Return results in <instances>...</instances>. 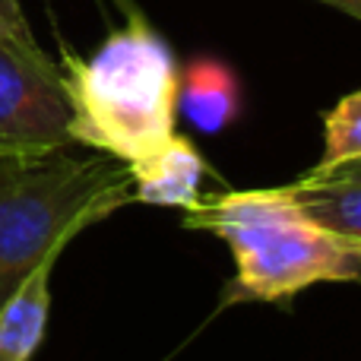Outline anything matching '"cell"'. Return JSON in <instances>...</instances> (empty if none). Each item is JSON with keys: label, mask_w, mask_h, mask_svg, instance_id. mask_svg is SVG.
I'll use <instances>...</instances> for the list:
<instances>
[{"label": "cell", "mask_w": 361, "mask_h": 361, "mask_svg": "<svg viewBox=\"0 0 361 361\" xmlns=\"http://www.w3.org/2000/svg\"><path fill=\"white\" fill-rule=\"evenodd\" d=\"M61 76L73 146L130 165L175 137L180 70L143 16L111 29L89 57L63 44Z\"/></svg>", "instance_id": "cell-1"}, {"label": "cell", "mask_w": 361, "mask_h": 361, "mask_svg": "<svg viewBox=\"0 0 361 361\" xmlns=\"http://www.w3.org/2000/svg\"><path fill=\"white\" fill-rule=\"evenodd\" d=\"M127 203L130 171L105 152H0V305L80 231Z\"/></svg>", "instance_id": "cell-2"}, {"label": "cell", "mask_w": 361, "mask_h": 361, "mask_svg": "<svg viewBox=\"0 0 361 361\" xmlns=\"http://www.w3.org/2000/svg\"><path fill=\"white\" fill-rule=\"evenodd\" d=\"M184 225L219 235L235 254L225 301H279L317 282L361 279V254L305 216L288 187L209 193Z\"/></svg>", "instance_id": "cell-3"}, {"label": "cell", "mask_w": 361, "mask_h": 361, "mask_svg": "<svg viewBox=\"0 0 361 361\" xmlns=\"http://www.w3.org/2000/svg\"><path fill=\"white\" fill-rule=\"evenodd\" d=\"M73 146L61 63L38 44L19 0H0V152Z\"/></svg>", "instance_id": "cell-4"}, {"label": "cell", "mask_w": 361, "mask_h": 361, "mask_svg": "<svg viewBox=\"0 0 361 361\" xmlns=\"http://www.w3.org/2000/svg\"><path fill=\"white\" fill-rule=\"evenodd\" d=\"M130 171V193L146 206H178L190 212L203 203L206 159L187 137H175L159 146L152 156L127 165Z\"/></svg>", "instance_id": "cell-5"}, {"label": "cell", "mask_w": 361, "mask_h": 361, "mask_svg": "<svg viewBox=\"0 0 361 361\" xmlns=\"http://www.w3.org/2000/svg\"><path fill=\"white\" fill-rule=\"evenodd\" d=\"M178 111L200 133H222L241 111L235 70L219 57H197L178 80Z\"/></svg>", "instance_id": "cell-6"}, {"label": "cell", "mask_w": 361, "mask_h": 361, "mask_svg": "<svg viewBox=\"0 0 361 361\" xmlns=\"http://www.w3.org/2000/svg\"><path fill=\"white\" fill-rule=\"evenodd\" d=\"M48 260L25 276V282L0 305V361H32L42 345L51 314V269Z\"/></svg>", "instance_id": "cell-7"}, {"label": "cell", "mask_w": 361, "mask_h": 361, "mask_svg": "<svg viewBox=\"0 0 361 361\" xmlns=\"http://www.w3.org/2000/svg\"><path fill=\"white\" fill-rule=\"evenodd\" d=\"M286 187L305 216L361 254V180H320L301 175Z\"/></svg>", "instance_id": "cell-8"}, {"label": "cell", "mask_w": 361, "mask_h": 361, "mask_svg": "<svg viewBox=\"0 0 361 361\" xmlns=\"http://www.w3.org/2000/svg\"><path fill=\"white\" fill-rule=\"evenodd\" d=\"M361 162V89L343 95L324 118V156L307 175H326L339 165Z\"/></svg>", "instance_id": "cell-9"}, {"label": "cell", "mask_w": 361, "mask_h": 361, "mask_svg": "<svg viewBox=\"0 0 361 361\" xmlns=\"http://www.w3.org/2000/svg\"><path fill=\"white\" fill-rule=\"evenodd\" d=\"M317 4H326V6H333V10L345 13V16L361 23V0H317Z\"/></svg>", "instance_id": "cell-10"}, {"label": "cell", "mask_w": 361, "mask_h": 361, "mask_svg": "<svg viewBox=\"0 0 361 361\" xmlns=\"http://www.w3.org/2000/svg\"><path fill=\"white\" fill-rule=\"evenodd\" d=\"M121 4H124V6H127V0H121Z\"/></svg>", "instance_id": "cell-11"}]
</instances>
